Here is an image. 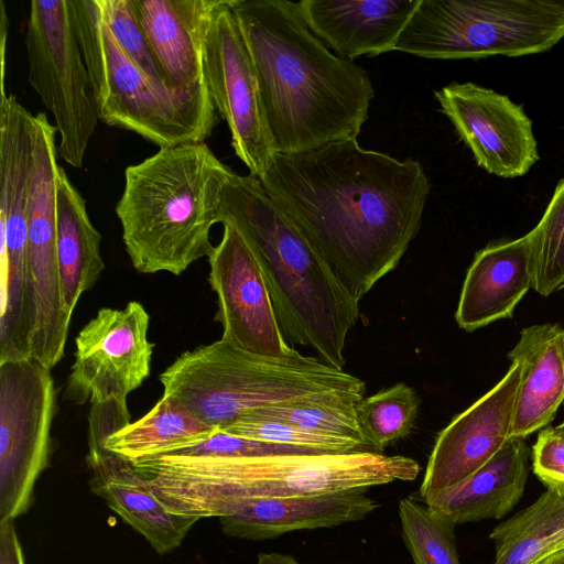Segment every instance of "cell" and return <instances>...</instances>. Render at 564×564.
I'll use <instances>...</instances> for the list:
<instances>
[{
	"label": "cell",
	"instance_id": "obj_1",
	"mask_svg": "<svg viewBox=\"0 0 564 564\" xmlns=\"http://www.w3.org/2000/svg\"><path fill=\"white\" fill-rule=\"evenodd\" d=\"M260 181L359 301L399 265L431 189L419 161L357 139L276 153Z\"/></svg>",
	"mask_w": 564,
	"mask_h": 564
},
{
	"label": "cell",
	"instance_id": "obj_2",
	"mask_svg": "<svg viewBox=\"0 0 564 564\" xmlns=\"http://www.w3.org/2000/svg\"><path fill=\"white\" fill-rule=\"evenodd\" d=\"M232 9L276 152L294 154L357 139L375 97L367 72L332 53L294 1L234 0Z\"/></svg>",
	"mask_w": 564,
	"mask_h": 564
},
{
	"label": "cell",
	"instance_id": "obj_3",
	"mask_svg": "<svg viewBox=\"0 0 564 564\" xmlns=\"http://www.w3.org/2000/svg\"><path fill=\"white\" fill-rule=\"evenodd\" d=\"M218 223L234 228L252 251L286 341L310 347L323 362L343 369L346 339L359 319V300L258 177H230Z\"/></svg>",
	"mask_w": 564,
	"mask_h": 564
},
{
	"label": "cell",
	"instance_id": "obj_4",
	"mask_svg": "<svg viewBox=\"0 0 564 564\" xmlns=\"http://www.w3.org/2000/svg\"><path fill=\"white\" fill-rule=\"evenodd\" d=\"M172 512L223 517L249 498L293 497L366 489L414 480L421 467L373 451L254 457L166 454L133 464Z\"/></svg>",
	"mask_w": 564,
	"mask_h": 564
},
{
	"label": "cell",
	"instance_id": "obj_5",
	"mask_svg": "<svg viewBox=\"0 0 564 564\" xmlns=\"http://www.w3.org/2000/svg\"><path fill=\"white\" fill-rule=\"evenodd\" d=\"M234 174L205 142L162 148L129 165L115 210L135 271L180 275L208 258L210 229Z\"/></svg>",
	"mask_w": 564,
	"mask_h": 564
},
{
	"label": "cell",
	"instance_id": "obj_6",
	"mask_svg": "<svg viewBox=\"0 0 564 564\" xmlns=\"http://www.w3.org/2000/svg\"><path fill=\"white\" fill-rule=\"evenodd\" d=\"M163 394L220 430L270 404L341 397L362 399L364 380L294 349L269 358L223 339L178 356L161 375Z\"/></svg>",
	"mask_w": 564,
	"mask_h": 564
},
{
	"label": "cell",
	"instance_id": "obj_7",
	"mask_svg": "<svg viewBox=\"0 0 564 564\" xmlns=\"http://www.w3.org/2000/svg\"><path fill=\"white\" fill-rule=\"evenodd\" d=\"M98 118L159 149L205 142L216 108L155 84L119 46L97 0H68Z\"/></svg>",
	"mask_w": 564,
	"mask_h": 564
},
{
	"label": "cell",
	"instance_id": "obj_8",
	"mask_svg": "<svg viewBox=\"0 0 564 564\" xmlns=\"http://www.w3.org/2000/svg\"><path fill=\"white\" fill-rule=\"evenodd\" d=\"M564 37V0H421L395 51L432 59L523 56Z\"/></svg>",
	"mask_w": 564,
	"mask_h": 564
},
{
	"label": "cell",
	"instance_id": "obj_9",
	"mask_svg": "<svg viewBox=\"0 0 564 564\" xmlns=\"http://www.w3.org/2000/svg\"><path fill=\"white\" fill-rule=\"evenodd\" d=\"M24 44L28 80L59 134L57 153L82 169L99 118L68 0H32Z\"/></svg>",
	"mask_w": 564,
	"mask_h": 564
},
{
	"label": "cell",
	"instance_id": "obj_10",
	"mask_svg": "<svg viewBox=\"0 0 564 564\" xmlns=\"http://www.w3.org/2000/svg\"><path fill=\"white\" fill-rule=\"evenodd\" d=\"M55 411L50 368L33 357L0 362V523L32 505L48 464Z\"/></svg>",
	"mask_w": 564,
	"mask_h": 564
},
{
	"label": "cell",
	"instance_id": "obj_11",
	"mask_svg": "<svg viewBox=\"0 0 564 564\" xmlns=\"http://www.w3.org/2000/svg\"><path fill=\"white\" fill-rule=\"evenodd\" d=\"M232 1L220 0L213 12L204 43V73L214 106L228 126L236 155L249 174L261 180L278 152Z\"/></svg>",
	"mask_w": 564,
	"mask_h": 564
},
{
	"label": "cell",
	"instance_id": "obj_12",
	"mask_svg": "<svg viewBox=\"0 0 564 564\" xmlns=\"http://www.w3.org/2000/svg\"><path fill=\"white\" fill-rule=\"evenodd\" d=\"M149 325L150 315L140 302L100 308L75 338L65 400L127 403L151 372L154 344L148 339Z\"/></svg>",
	"mask_w": 564,
	"mask_h": 564
},
{
	"label": "cell",
	"instance_id": "obj_13",
	"mask_svg": "<svg viewBox=\"0 0 564 564\" xmlns=\"http://www.w3.org/2000/svg\"><path fill=\"white\" fill-rule=\"evenodd\" d=\"M35 144L28 216L29 324L34 338L55 340L68 334L67 313L56 250V127L43 112L35 116Z\"/></svg>",
	"mask_w": 564,
	"mask_h": 564
},
{
	"label": "cell",
	"instance_id": "obj_14",
	"mask_svg": "<svg viewBox=\"0 0 564 564\" xmlns=\"http://www.w3.org/2000/svg\"><path fill=\"white\" fill-rule=\"evenodd\" d=\"M220 242L208 256L212 290L217 296L215 321L221 339L243 351L281 358L292 348L275 315L263 274L252 251L230 226L223 225Z\"/></svg>",
	"mask_w": 564,
	"mask_h": 564
},
{
	"label": "cell",
	"instance_id": "obj_15",
	"mask_svg": "<svg viewBox=\"0 0 564 564\" xmlns=\"http://www.w3.org/2000/svg\"><path fill=\"white\" fill-rule=\"evenodd\" d=\"M434 95L477 164L488 173L521 176L540 159L531 119L506 95L474 83H452Z\"/></svg>",
	"mask_w": 564,
	"mask_h": 564
},
{
	"label": "cell",
	"instance_id": "obj_16",
	"mask_svg": "<svg viewBox=\"0 0 564 564\" xmlns=\"http://www.w3.org/2000/svg\"><path fill=\"white\" fill-rule=\"evenodd\" d=\"M120 427L118 416L104 408L88 414L89 487L123 521L143 535L160 555L181 545L197 517L170 511L154 495L149 479L129 460L105 447L107 437Z\"/></svg>",
	"mask_w": 564,
	"mask_h": 564
},
{
	"label": "cell",
	"instance_id": "obj_17",
	"mask_svg": "<svg viewBox=\"0 0 564 564\" xmlns=\"http://www.w3.org/2000/svg\"><path fill=\"white\" fill-rule=\"evenodd\" d=\"M522 377L523 362L511 360L503 378L440 432L420 488L423 500L466 479L511 438Z\"/></svg>",
	"mask_w": 564,
	"mask_h": 564
},
{
	"label": "cell",
	"instance_id": "obj_18",
	"mask_svg": "<svg viewBox=\"0 0 564 564\" xmlns=\"http://www.w3.org/2000/svg\"><path fill=\"white\" fill-rule=\"evenodd\" d=\"M131 1L170 87L214 106L204 73V43L220 0Z\"/></svg>",
	"mask_w": 564,
	"mask_h": 564
},
{
	"label": "cell",
	"instance_id": "obj_19",
	"mask_svg": "<svg viewBox=\"0 0 564 564\" xmlns=\"http://www.w3.org/2000/svg\"><path fill=\"white\" fill-rule=\"evenodd\" d=\"M379 507L366 489L330 494L249 498L219 517L223 532L232 538L265 540L303 529L330 528L365 519Z\"/></svg>",
	"mask_w": 564,
	"mask_h": 564
},
{
	"label": "cell",
	"instance_id": "obj_20",
	"mask_svg": "<svg viewBox=\"0 0 564 564\" xmlns=\"http://www.w3.org/2000/svg\"><path fill=\"white\" fill-rule=\"evenodd\" d=\"M421 0H302L297 8L311 31L340 58L395 51Z\"/></svg>",
	"mask_w": 564,
	"mask_h": 564
},
{
	"label": "cell",
	"instance_id": "obj_21",
	"mask_svg": "<svg viewBox=\"0 0 564 564\" xmlns=\"http://www.w3.org/2000/svg\"><path fill=\"white\" fill-rule=\"evenodd\" d=\"M534 280V235L487 246L479 250L463 283L455 318L473 332L510 317Z\"/></svg>",
	"mask_w": 564,
	"mask_h": 564
},
{
	"label": "cell",
	"instance_id": "obj_22",
	"mask_svg": "<svg viewBox=\"0 0 564 564\" xmlns=\"http://www.w3.org/2000/svg\"><path fill=\"white\" fill-rule=\"evenodd\" d=\"M528 448L510 438L482 467L457 485L424 499L453 524L499 519L520 500L528 479Z\"/></svg>",
	"mask_w": 564,
	"mask_h": 564
},
{
	"label": "cell",
	"instance_id": "obj_23",
	"mask_svg": "<svg viewBox=\"0 0 564 564\" xmlns=\"http://www.w3.org/2000/svg\"><path fill=\"white\" fill-rule=\"evenodd\" d=\"M508 357L523 362L511 438L524 440L546 426L564 401V327L524 328Z\"/></svg>",
	"mask_w": 564,
	"mask_h": 564
},
{
	"label": "cell",
	"instance_id": "obj_24",
	"mask_svg": "<svg viewBox=\"0 0 564 564\" xmlns=\"http://www.w3.org/2000/svg\"><path fill=\"white\" fill-rule=\"evenodd\" d=\"M101 235L90 221L86 200L58 166L56 175V250L64 305L73 314L82 294L90 290L106 265Z\"/></svg>",
	"mask_w": 564,
	"mask_h": 564
},
{
	"label": "cell",
	"instance_id": "obj_25",
	"mask_svg": "<svg viewBox=\"0 0 564 564\" xmlns=\"http://www.w3.org/2000/svg\"><path fill=\"white\" fill-rule=\"evenodd\" d=\"M217 431L163 394L144 416L110 434L105 447L135 464L196 446Z\"/></svg>",
	"mask_w": 564,
	"mask_h": 564
},
{
	"label": "cell",
	"instance_id": "obj_26",
	"mask_svg": "<svg viewBox=\"0 0 564 564\" xmlns=\"http://www.w3.org/2000/svg\"><path fill=\"white\" fill-rule=\"evenodd\" d=\"M492 564H532L564 549V489H547L529 507L498 524Z\"/></svg>",
	"mask_w": 564,
	"mask_h": 564
},
{
	"label": "cell",
	"instance_id": "obj_27",
	"mask_svg": "<svg viewBox=\"0 0 564 564\" xmlns=\"http://www.w3.org/2000/svg\"><path fill=\"white\" fill-rule=\"evenodd\" d=\"M419 406L415 390L403 382L362 398L357 404V417L370 448L381 453L408 436L415 424Z\"/></svg>",
	"mask_w": 564,
	"mask_h": 564
},
{
	"label": "cell",
	"instance_id": "obj_28",
	"mask_svg": "<svg viewBox=\"0 0 564 564\" xmlns=\"http://www.w3.org/2000/svg\"><path fill=\"white\" fill-rule=\"evenodd\" d=\"M361 400L355 397H341L329 400L283 402L257 409L243 416L284 422L311 433L351 438L368 445L357 417V404Z\"/></svg>",
	"mask_w": 564,
	"mask_h": 564
},
{
	"label": "cell",
	"instance_id": "obj_29",
	"mask_svg": "<svg viewBox=\"0 0 564 564\" xmlns=\"http://www.w3.org/2000/svg\"><path fill=\"white\" fill-rule=\"evenodd\" d=\"M402 536L414 564H460L454 527L411 498L399 503Z\"/></svg>",
	"mask_w": 564,
	"mask_h": 564
},
{
	"label": "cell",
	"instance_id": "obj_30",
	"mask_svg": "<svg viewBox=\"0 0 564 564\" xmlns=\"http://www.w3.org/2000/svg\"><path fill=\"white\" fill-rule=\"evenodd\" d=\"M534 235L533 289L547 296L564 286V178L540 220Z\"/></svg>",
	"mask_w": 564,
	"mask_h": 564
},
{
	"label": "cell",
	"instance_id": "obj_31",
	"mask_svg": "<svg viewBox=\"0 0 564 564\" xmlns=\"http://www.w3.org/2000/svg\"><path fill=\"white\" fill-rule=\"evenodd\" d=\"M221 432L276 444L312 449L323 454L369 451L366 443L304 431L297 426L267 419L242 416Z\"/></svg>",
	"mask_w": 564,
	"mask_h": 564
},
{
	"label": "cell",
	"instance_id": "obj_32",
	"mask_svg": "<svg viewBox=\"0 0 564 564\" xmlns=\"http://www.w3.org/2000/svg\"><path fill=\"white\" fill-rule=\"evenodd\" d=\"M102 18L124 53L159 86L175 93L156 59L131 0H97ZM177 94V93H176ZM180 95V94H178ZM183 96V95H182ZM185 97V96H184ZM191 99V98H189ZM194 100V99H193ZM204 105V104H203ZM207 106V105H206Z\"/></svg>",
	"mask_w": 564,
	"mask_h": 564
},
{
	"label": "cell",
	"instance_id": "obj_33",
	"mask_svg": "<svg viewBox=\"0 0 564 564\" xmlns=\"http://www.w3.org/2000/svg\"><path fill=\"white\" fill-rule=\"evenodd\" d=\"M533 471L547 487L564 489V437L555 429L540 432L532 451Z\"/></svg>",
	"mask_w": 564,
	"mask_h": 564
},
{
	"label": "cell",
	"instance_id": "obj_34",
	"mask_svg": "<svg viewBox=\"0 0 564 564\" xmlns=\"http://www.w3.org/2000/svg\"><path fill=\"white\" fill-rule=\"evenodd\" d=\"M0 564H25L13 521L0 523Z\"/></svg>",
	"mask_w": 564,
	"mask_h": 564
},
{
	"label": "cell",
	"instance_id": "obj_35",
	"mask_svg": "<svg viewBox=\"0 0 564 564\" xmlns=\"http://www.w3.org/2000/svg\"><path fill=\"white\" fill-rule=\"evenodd\" d=\"M0 12H1V21H0V62H1V95L0 97H4L6 88H4V82H6V52H7V41H8V33H9V19L8 14L4 8L3 1H0Z\"/></svg>",
	"mask_w": 564,
	"mask_h": 564
},
{
	"label": "cell",
	"instance_id": "obj_36",
	"mask_svg": "<svg viewBox=\"0 0 564 564\" xmlns=\"http://www.w3.org/2000/svg\"><path fill=\"white\" fill-rule=\"evenodd\" d=\"M257 564H303L291 555L281 553H260L257 557Z\"/></svg>",
	"mask_w": 564,
	"mask_h": 564
},
{
	"label": "cell",
	"instance_id": "obj_37",
	"mask_svg": "<svg viewBox=\"0 0 564 564\" xmlns=\"http://www.w3.org/2000/svg\"><path fill=\"white\" fill-rule=\"evenodd\" d=\"M532 564H564V549L552 553Z\"/></svg>",
	"mask_w": 564,
	"mask_h": 564
},
{
	"label": "cell",
	"instance_id": "obj_38",
	"mask_svg": "<svg viewBox=\"0 0 564 564\" xmlns=\"http://www.w3.org/2000/svg\"><path fill=\"white\" fill-rule=\"evenodd\" d=\"M555 431L564 437V422L557 425Z\"/></svg>",
	"mask_w": 564,
	"mask_h": 564
}]
</instances>
